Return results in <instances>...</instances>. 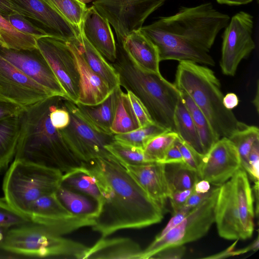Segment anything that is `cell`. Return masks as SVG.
<instances>
[{"mask_svg": "<svg viewBox=\"0 0 259 259\" xmlns=\"http://www.w3.org/2000/svg\"><path fill=\"white\" fill-rule=\"evenodd\" d=\"M83 163V162H82ZM96 179L101 192L92 229L102 237L118 230L159 223L164 211L110 153L83 163Z\"/></svg>", "mask_w": 259, "mask_h": 259, "instance_id": "obj_1", "label": "cell"}, {"mask_svg": "<svg viewBox=\"0 0 259 259\" xmlns=\"http://www.w3.org/2000/svg\"><path fill=\"white\" fill-rule=\"evenodd\" d=\"M230 19L207 2L182 7L175 14L160 17L140 31L155 45L160 61H186L213 66L215 63L210 50Z\"/></svg>", "mask_w": 259, "mask_h": 259, "instance_id": "obj_2", "label": "cell"}, {"mask_svg": "<svg viewBox=\"0 0 259 259\" xmlns=\"http://www.w3.org/2000/svg\"><path fill=\"white\" fill-rule=\"evenodd\" d=\"M64 99L50 97L19 114L20 134L14 159L56 169L63 174L82 165L50 120V112L62 105Z\"/></svg>", "mask_w": 259, "mask_h": 259, "instance_id": "obj_3", "label": "cell"}, {"mask_svg": "<svg viewBox=\"0 0 259 259\" xmlns=\"http://www.w3.org/2000/svg\"><path fill=\"white\" fill-rule=\"evenodd\" d=\"M117 58L112 64L117 72L120 85L135 94L146 108L153 121L175 132L174 117L181 94L174 83L160 73L144 71L137 67L116 43Z\"/></svg>", "mask_w": 259, "mask_h": 259, "instance_id": "obj_4", "label": "cell"}, {"mask_svg": "<svg viewBox=\"0 0 259 259\" xmlns=\"http://www.w3.org/2000/svg\"><path fill=\"white\" fill-rule=\"evenodd\" d=\"M174 84L190 97L220 139L229 138L244 124L232 110L224 106L220 81L209 67L193 62L180 61Z\"/></svg>", "mask_w": 259, "mask_h": 259, "instance_id": "obj_5", "label": "cell"}, {"mask_svg": "<svg viewBox=\"0 0 259 259\" xmlns=\"http://www.w3.org/2000/svg\"><path fill=\"white\" fill-rule=\"evenodd\" d=\"M253 197L248 174L242 167L219 186L214 223L220 237L245 240L254 230Z\"/></svg>", "mask_w": 259, "mask_h": 259, "instance_id": "obj_6", "label": "cell"}, {"mask_svg": "<svg viewBox=\"0 0 259 259\" xmlns=\"http://www.w3.org/2000/svg\"><path fill=\"white\" fill-rule=\"evenodd\" d=\"M62 175L56 169L14 159L4 179L5 198L12 207L27 218L30 205L41 196L55 193Z\"/></svg>", "mask_w": 259, "mask_h": 259, "instance_id": "obj_7", "label": "cell"}, {"mask_svg": "<svg viewBox=\"0 0 259 259\" xmlns=\"http://www.w3.org/2000/svg\"><path fill=\"white\" fill-rule=\"evenodd\" d=\"M29 223L10 228L0 248L28 256L84 259L89 247L46 227Z\"/></svg>", "mask_w": 259, "mask_h": 259, "instance_id": "obj_8", "label": "cell"}, {"mask_svg": "<svg viewBox=\"0 0 259 259\" xmlns=\"http://www.w3.org/2000/svg\"><path fill=\"white\" fill-rule=\"evenodd\" d=\"M63 106L69 113L70 122L59 131L74 156L85 163L110 154L105 146L114 140V135L97 129L81 112L76 103L64 99Z\"/></svg>", "mask_w": 259, "mask_h": 259, "instance_id": "obj_9", "label": "cell"}, {"mask_svg": "<svg viewBox=\"0 0 259 259\" xmlns=\"http://www.w3.org/2000/svg\"><path fill=\"white\" fill-rule=\"evenodd\" d=\"M219 186L184 220L161 237L154 239L143 250L141 259H149L158 251L169 246L181 245L203 237L214 223V208Z\"/></svg>", "mask_w": 259, "mask_h": 259, "instance_id": "obj_10", "label": "cell"}, {"mask_svg": "<svg viewBox=\"0 0 259 259\" xmlns=\"http://www.w3.org/2000/svg\"><path fill=\"white\" fill-rule=\"evenodd\" d=\"M92 3L114 28L118 41L140 30L149 15L167 0H84Z\"/></svg>", "mask_w": 259, "mask_h": 259, "instance_id": "obj_11", "label": "cell"}, {"mask_svg": "<svg viewBox=\"0 0 259 259\" xmlns=\"http://www.w3.org/2000/svg\"><path fill=\"white\" fill-rule=\"evenodd\" d=\"M253 27V17L248 12L240 11L230 18L223 35L220 62L224 75L234 76L241 61L254 50Z\"/></svg>", "mask_w": 259, "mask_h": 259, "instance_id": "obj_12", "label": "cell"}, {"mask_svg": "<svg viewBox=\"0 0 259 259\" xmlns=\"http://www.w3.org/2000/svg\"><path fill=\"white\" fill-rule=\"evenodd\" d=\"M40 50L62 87L68 100L77 103L80 90V75L68 42L52 37L36 39Z\"/></svg>", "mask_w": 259, "mask_h": 259, "instance_id": "obj_13", "label": "cell"}, {"mask_svg": "<svg viewBox=\"0 0 259 259\" xmlns=\"http://www.w3.org/2000/svg\"><path fill=\"white\" fill-rule=\"evenodd\" d=\"M55 96L0 56V98L23 109Z\"/></svg>", "mask_w": 259, "mask_h": 259, "instance_id": "obj_14", "label": "cell"}, {"mask_svg": "<svg viewBox=\"0 0 259 259\" xmlns=\"http://www.w3.org/2000/svg\"><path fill=\"white\" fill-rule=\"evenodd\" d=\"M24 16L52 37L65 41H75L80 29L72 25L44 0H9Z\"/></svg>", "mask_w": 259, "mask_h": 259, "instance_id": "obj_15", "label": "cell"}, {"mask_svg": "<svg viewBox=\"0 0 259 259\" xmlns=\"http://www.w3.org/2000/svg\"><path fill=\"white\" fill-rule=\"evenodd\" d=\"M241 167L237 148L229 138L223 137L201 158L197 172L200 179L219 187Z\"/></svg>", "mask_w": 259, "mask_h": 259, "instance_id": "obj_16", "label": "cell"}, {"mask_svg": "<svg viewBox=\"0 0 259 259\" xmlns=\"http://www.w3.org/2000/svg\"><path fill=\"white\" fill-rule=\"evenodd\" d=\"M0 56L54 95L67 99L62 87L38 48L16 50L0 46Z\"/></svg>", "mask_w": 259, "mask_h": 259, "instance_id": "obj_17", "label": "cell"}, {"mask_svg": "<svg viewBox=\"0 0 259 259\" xmlns=\"http://www.w3.org/2000/svg\"><path fill=\"white\" fill-rule=\"evenodd\" d=\"M80 31L92 46L109 63L117 58V46L110 24L92 5L88 8Z\"/></svg>", "mask_w": 259, "mask_h": 259, "instance_id": "obj_18", "label": "cell"}, {"mask_svg": "<svg viewBox=\"0 0 259 259\" xmlns=\"http://www.w3.org/2000/svg\"><path fill=\"white\" fill-rule=\"evenodd\" d=\"M123 166L148 195L165 212V205L171 193L165 178L164 163L154 162Z\"/></svg>", "mask_w": 259, "mask_h": 259, "instance_id": "obj_19", "label": "cell"}, {"mask_svg": "<svg viewBox=\"0 0 259 259\" xmlns=\"http://www.w3.org/2000/svg\"><path fill=\"white\" fill-rule=\"evenodd\" d=\"M78 41L68 42L80 75V90L77 103L84 105H97L105 100L114 90L86 63L77 46Z\"/></svg>", "mask_w": 259, "mask_h": 259, "instance_id": "obj_20", "label": "cell"}, {"mask_svg": "<svg viewBox=\"0 0 259 259\" xmlns=\"http://www.w3.org/2000/svg\"><path fill=\"white\" fill-rule=\"evenodd\" d=\"M133 62L140 69L149 72L160 73V62L157 48L140 30L132 31L118 41Z\"/></svg>", "mask_w": 259, "mask_h": 259, "instance_id": "obj_21", "label": "cell"}, {"mask_svg": "<svg viewBox=\"0 0 259 259\" xmlns=\"http://www.w3.org/2000/svg\"><path fill=\"white\" fill-rule=\"evenodd\" d=\"M143 249L129 238L101 237L89 247L84 259H141Z\"/></svg>", "mask_w": 259, "mask_h": 259, "instance_id": "obj_22", "label": "cell"}, {"mask_svg": "<svg viewBox=\"0 0 259 259\" xmlns=\"http://www.w3.org/2000/svg\"><path fill=\"white\" fill-rule=\"evenodd\" d=\"M121 86L114 89L103 101L95 105H84L76 103L87 119L100 131L113 134L111 131Z\"/></svg>", "mask_w": 259, "mask_h": 259, "instance_id": "obj_23", "label": "cell"}, {"mask_svg": "<svg viewBox=\"0 0 259 259\" xmlns=\"http://www.w3.org/2000/svg\"><path fill=\"white\" fill-rule=\"evenodd\" d=\"M55 193L60 202L72 215L92 219L97 215L99 203L92 197L61 184Z\"/></svg>", "mask_w": 259, "mask_h": 259, "instance_id": "obj_24", "label": "cell"}, {"mask_svg": "<svg viewBox=\"0 0 259 259\" xmlns=\"http://www.w3.org/2000/svg\"><path fill=\"white\" fill-rule=\"evenodd\" d=\"M78 48L89 67L114 90L120 85L118 75L111 63L107 61L88 41L81 32L76 42Z\"/></svg>", "mask_w": 259, "mask_h": 259, "instance_id": "obj_25", "label": "cell"}, {"mask_svg": "<svg viewBox=\"0 0 259 259\" xmlns=\"http://www.w3.org/2000/svg\"><path fill=\"white\" fill-rule=\"evenodd\" d=\"M20 130L19 115L0 120V172L15 156Z\"/></svg>", "mask_w": 259, "mask_h": 259, "instance_id": "obj_26", "label": "cell"}, {"mask_svg": "<svg viewBox=\"0 0 259 259\" xmlns=\"http://www.w3.org/2000/svg\"><path fill=\"white\" fill-rule=\"evenodd\" d=\"M174 120L175 131L179 137L203 157L205 153L198 131L181 97L175 111Z\"/></svg>", "mask_w": 259, "mask_h": 259, "instance_id": "obj_27", "label": "cell"}, {"mask_svg": "<svg viewBox=\"0 0 259 259\" xmlns=\"http://www.w3.org/2000/svg\"><path fill=\"white\" fill-rule=\"evenodd\" d=\"M61 185L86 194L99 203L101 192L96 179L82 163L79 166L63 174Z\"/></svg>", "mask_w": 259, "mask_h": 259, "instance_id": "obj_28", "label": "cell"}, {"mask_svg": "<svg viewBox=\"0 0 259 259\" xmlns=\"http://www.w3.org/2000/svg\"><path fill=\"white\" fill-rule=\"evenodd\" d=\"M179 91L182 100L197 128L205 154L220 138L214 132L205 116L190 97L184 91Z\"/></svg>", "mask_w": 259, "mask_h": 259, "instance_id": "obj_29", "label": "cell"}, {"mask_svg": "<svg viewBox=\"0 0 259 259\" xmlns=\"http://www.w3.org/2000/svg\"><path fill=\"white\" fill-rule=\"evenodd\" d=\"M164 172L170 193L193 188L200 180L196 171L183 163L164 164Z\"/></svg>", "mask_w": 259, "mask_h": 259, "instance_id": "obj_30", "label": "cell"}, {"mask_svg": "<svg viewBox=\"0 0 259 259\" xmlns=\"http://www.w3.org/2000/svg\"><path fill=\"white\" fill-rule=\"evenodd\" d=\"M139 127L127 94L120 89L111 131L113 135L123 134Z\"/></svg>", "mask_w": 259, "mask_h": 259, "instance_id": "obj_31", "label": "cell"}, {"mask_svg": "<svg viewBox=\"0 0 259 259\" xmlns=\"http://www.w3.org/2000/svg\"><path fill=\"white\" fill-rule=\"evenodd\" d=\"M0 46L16 50L37 48L36 39L17 30L0 13Z\"/></svg>", "mask_w": 259, "mask_h": 259, "instance_id": "obj_32", "label": "cell"}, {"mask_svg": "<svg viewBox=\"0 0 259 259\" xmlns=\"http://www.w3.org/2000/svg\"><path fill=\"white\" fill-rule=\"evenodd\" d=\"M235 145L241 160V167L247 172L248 169V155L254 142L259 139L257 126L245 123L229 138Z\"/></svg>", "mask_w": 259, "mask_h": 259, "instance_id": "obj_33", "label": "cell"}, {"mask_svg": "<svg viewBox=\"0 0 259 259\" xmlns=\"http://www.w3.org/2000/svg\"><path fill=\"white\" fill-rule=\"evenodd\" d=\"M106 149L122 165H140L153 162L143 149L125 145L114 140Z\"/></svg>", "mask_w": 259, "mask_h": 259, "instance_id": "obj_34", "label": "cell"}, {"mask_svg": "<svg viewBox=\"0 0 259 259\" xmlns=\"http://www.w3.org/2000/svg\"><path fill=\"white\" fill-rule=\"evenodd\" d=\"M167 131L168 130L153 122L128 133L115 134L114 139L122 144L144 149L150 140Z\"/></svg>", "mask_w": 259, "mask_h": 259, "instance_id": "obj_35", "label": "cell"}, {"mask_svg": "<svg viewBox=\"0 0 259 259\" xmlns=\"http://www.w3.org/2000/svg\"><path fill=\"white\" fill-rule=\"evenodd\" d=\"M72 25L80 29L87 10L84 0H44Z\"/></svg>", "mask_w": 259, "mask_h": 259, "instance_id": "obj_36", "label": "cell"}, {"mask_svg": "<svg viewBox=\"0 0 259 259\" xmlns=\"http://www.w3.org/2000/svg\"><path fill=\"white\" fill-rule=\"evenodd\" d=\"M178 137L174 131H165L150 140L144 148L146 155L153 161L160 162Z\"/></svg>", "mask_w": 259, "mask_h": 259, "instance_id": "obj_37", "label": "cell"}, {"mask_svg": "<svg viewBox=\"0 0 259 259\" xmlns=\"http://www.w3.org/2000/svg\"><path fill=\"white\" fill-rule=\"evenodd\" d=\"M17 30L37 38L49 36L42 29L24 16L18 13L3 15Z\"/></svg>", "mask_w": 259, "mask_h": 259, "instance_id": "obj_38", "label": "cell"}, {"mask_svg": "<svg viewBox=\"0 0 259 259\" xmlns=\"http://www.w3.org/2000/svg\"><path fill=\"white\" fill-rule=\"evenodd\" d=\"M30 222L26 217L16 211L5 198H0V226L11 228Z\"/></svg>", "mask_w": 259, "mask_h": 259, "instance_id": "obj_39", "label": "cell"}, {"mask_svg": "<svg viewBox=\"0 0 259 259\" xmlns=\"http://www.w3.org/2000/svg\"><path fill=\"white\" fill-rule=\"evenodd\" d=\"M133 111L137 119L140 127L153 123L146 108L141 101L132 92L126 91Z\"/></svg>", "mask_w": 259, "mask_h": 259, "instance_id": "obj_40", "label": "cell"}, {"mask_svg": "<svg viewBox=\"0 0 259 259\" xmlns=\"http://www.w3.org/2000/svg\"><path fill=\"white\" fill-rule=\"evenodd\" d=\"M176 144L181 152L184 163L197 172L198 165L202 157L199 155L179 136L176 140Z\"/></svg>", "mask_w": 259, "mask_h": 259, "instance_id": "obj_41", "label": "cell"}, {"mask_svg": "<svg viewBox=\"0 0 259 259\" xmlns=\"http://www.w3.org/2000/svg\"><path fill=\"white\" fill-rule=\"evenodd\" d=\"M50 118L53 126L58 130L65 128L70 122L68 111L62 105L54 108L50 112Z\"/></svg>", "mask_w": 259, "mask_h": 259, "instance_id": "obj_42", "label": "cell"}, {"mask_svg": "<svg viewBox=\"0 0 259 259\" xmlns=\"http://www.w3.org/2000/svg\"><path fill=\"white\" fill-rule=\"evenodd\" d=\"M249 167L247 174L254 182H258L259 179V139L253 143L248 155Z\"/></svg>", "mask_w": 259, "mask_h": 259, "instance_id": "obj_43", "label": "cell"}, {"mask_svg": "<svg viewBox=\"0 0 259 259\" xmlns=\"http://www.w3.org/2000/svg\"><path fill=\"white\" fill-rule=\"evenodd\" d=\"M186 247L184 245L166 247L154 254L150 258L181 259L184 255Z\"/></svg>", "mask_w": 259, "mask_h": 259, "instance_id": "obj_44", "label": "cell"}, {"mask_svg": "<svg viewBox=\"0 0 259 259\" xmlns=\"http://www.w3.org/2000/svg\"><path fill=\"white\" fill-rule=\"evenodd\" d=\"M193 188L176 191L171 193L168 199L170 201L174 213L178 212L184 206L189 197L193 192Z\"/></svg>", "mask_w": 259, "mask_h": 259, "instance_id": "obj_45", "label": "cell"}, {"mask_svg": "<svg viewBox=\"0 0 259 259\" xmlns=\"http://www.w3.org/2000/svg\"><path fill=\"white\" fill-rule=\"evenodd\" d=\"M191 210L183 206L178 212L174 213L173 216L169 221L167 225L163 229L156 235L155 239H158L161 237L171 229L177 226L184 220Z\"/></svg>", "mask_w": 259, "mask_h": 259, "instance_id": "obj_46", "label": "cell"}, {"mask_svg": "<svg viewBox=\"0 0 259 259\" xmlns=\"http://www.w3.org/2000/svg\"><path fill=\"white\" fill-rule=\"evenodd\" d=\"M24 109L19 106L0 98V120L19 115Z\"/></svg>", "mask_w": 259, "mask_h": 259, "instance_id": "obj_47", "label": "cell"}, {"mask_svg": "<svg viewBox=\"0 0 259 259\" xmlns=\"http://www.w3.org/2000/svg\"><path fill=\"white\" fill-rule=\"evenodd\" d=\"M162 163H184L181 152L176 144L175 143L170 147L166 153L163 159L160 162Z\"/></svg>", "mask_w": 259, "mask_h": 259, "instance_id": "obj_48", "label": "cell"}, {"mask_svg": "<svg viewBox=\"0 0 259 259\" xmlns=\"http://www.w3.org/2000/svg\"><path fill=\"white\" fill-rule=\"evenodd\" d=\"M213 188L214 187H212L210 191L206 193H198L195 192L193 190V192L189 197L184 206L190 210L196 207L208 197L211 194Z\"/></svg>", "mask_w": 259, "mask_h": 259, "instance_id": "obj_49", "label": "cell"}, {"mask_svg": "<svg viewBox=\"0 0 259 259\" xmlns=\"http://www.w3.org/2000/svg\"><path fill=\"white\" fill-rule=\"evenodd\" d=\"M238 240H236V241L231 246L227 248L226 250L220 252L217 254L212 255L204 257V258L208 259H217V258H226L230 256L237 255L240 254L239 250H234L235 246Z\"/></svg>", "mask_w": 259, "mask_h": 259, "instance_id": "obj_50", "label": "cell"}, {"mask_svg": "<svg viewBox=\"0 0 259 259\" xmlns=\"http://www.w3.org/2000/svg\"><path fill=\"white\" fill-rule=\"evenodd\" d=\"M0 13L2 15L12 13L21 14L19 10L13 6L9 0H0Z\"/></svg>", "mask_w": 259, "mask_h": 259, "instance_id": "obj_51", "label": "cell"}, {"mask_svg": "<svg viewBox=\"0 0 259 259\" xmlns=\"http://www.w3.org/2000/svg\"><path fill=\"white\" fill-rule=\"evenodd\" d=\"M223 103L225 108L232 110L238 105L239 99L235 94L230 93L224 96Z\"/></svg>", "mask_w": 259, "mask_h": 259, "instance_id": "obj_52", "label": "cell"}, {"mask_svg": "<svg viewBox=\"0 0 259 259\" xmlns=\"http://www.w3.org/2000/svg\"><path fill=\"white\" fill-rule=\"evenodd\" d=\"M194 191L198 193H206L210 191V184L206 180L200 179L194 186Z\"/></svg>", "mask_w": 259, "mask_h": 259, "instance_id": "obj_53", "label": "cell"}, {"mask_svg": "<svg viewBox=\"0 0 259 259\" xmlns=\"http://www.w3.org/2000/svg\"><path fill=\"white\" fill-rule=\"evenodd\" d=\"M253 1V0H216V1L220 4L230 6L246 5L251 3Z\"/></svg>", "mask_w": 259, "mask_h": 259, "instance_id": "obj_54", "label": "cell"}, {"mask_svg": "<svg viewBox=\"0 0 259 259\" xmlns=\"http://www.w3.org/2000/svg\"><path fill=\"white\" fill-rule=\"evenodd\" d=\"M258 80L257 81V85H256V93L255 94L254 98H253L252 103L255 107L256 112L258 113L259 110V85H258Z\"/></svg>", "mask_w": 259, "mask_h": 259, "instance_id": "obj_55", "label": "cell"}, {"mask_svg": "<svg viewBox=\"0 0 259 259\" xmlns=\"http://www.w3.org/2000/svg\"><path fill=\"white\" fill-rule=\"evenodd\" d=\"M10 228L0 226V247L4 243Z\"/></svg>", "mask_w": 259, "mask_h": 259, "instance_id": "obj_56", "label": "cell"}]
</instances>
